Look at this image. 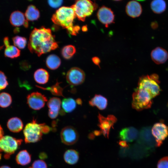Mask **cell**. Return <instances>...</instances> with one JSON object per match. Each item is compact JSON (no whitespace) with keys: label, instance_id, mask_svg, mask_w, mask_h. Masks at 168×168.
I'll return each mask as SVG.
<instances>
[{"label":"cell","instance_id":"8","mask_svg":"<svg viewBox=\"0 0 168 168\" xmlns=\"http://www.w3.org/2000/svg\"><path fill=\"white\" fill-rule=\"evenodd\" d=\"M151 152L145 147L136 142L129 145L128 148L121 147L119 154L121 157L128 156L134 159H139L148 156Z\"/></svg>","mask_w":168,"mask_h":168},{"label":"cell","instance_id":"17","mask_svg":"<svg viewBox=\"0 0 168 168\" xmlns=\"http://www.w3.org/2000/svg\"><path fill=\"white\" fill-rule=\"evenodd\" d=\"M61 102L58 97H53L50 98L47 103L49 109L48 114L51 119H54L58 116L60 109Z\"/></svg>","mask_w":168,"mask_h":168},{"label":"cell","instance_id":"2","mask_svg":"<svg viewBox=\"0 0 168 168\" xmlns=\"http://www.w3.org/2000/svg\"><path fill=\"white\" fill-rule=\"evenodd\" d=\"M76 17L71 7L63 6L56 11L51 19L55 24L66 29L69 34L76 35L80 29L78 26H74L73 24L74 20Z\"/></svg>","mask_w":168,"mask_h":168},{"label":"cell","instance_id":"1","mask_svg":"<svg viewBox=\"0 0 168 168\" xmlns=\"http://www.w3.org/2000/svg\"><path fill=\"white\" fill-rule=\"evenodd\" d=\"M58 47V44L50 29L44 27L35 28L31 32L28 48L31 53L40 56Z\"/></svg>","mask_w":168,"mask_h":168},{"label":"cell","instance_id":"4","mask_svg":"<svg viewBox=\"0 0 168 168\" xmlns=\"http://www.w3.org/2000/svg\"><path fill=\"white\" fill-rule=\"evenodd\" d=\"M152 98L147 91L137 87L132 95V107L138 111L149 108L152 104Z\"/></svg>","mask_w":168,"mask_h":168},{"label":"cell","instance_id":"29","mask_svg":"<svg viewBox=\"0 0 168 168\" xmlns=\"http://www.w3.org/2000/svg\"><path fill=\"white\" fill-rule=\"evenodd\" d=\"M151 7L153 12L156 14L163 12L166 9V4L163 0H155L151 3Z\"/></svg>","mask_w":168,"mask_h":168},{"label":"cell","instance_id":"6","mask_svg":"<svg viewBox=\"0 0 168 168\" xmlns=\"http://www.w3.org/2000/svg\"><path fill=\"white\" fill-rule=\"evenodd\" d=\"M22 142L21 139H17L9 135L3 136L0 139V153H4V158L8 159L19 148Z\"/></svg>","mask_w":168,"mask_h":168},{"label":"cell","instance_id":"28","mask_svg":"<svg viewBox=\"0 0 168 168\" xmlns=\"http://www.w3.org/2000/svg\"><path fill=\"white\" fill-rule=\"evenodd\" d=\"M25 15L26 20L34 21L39 18L40 13L39 10L34 5H30L27 7Z\"/></svg>","mask_w":168,"mask_h":168},{"label":"cell","instance_id":"25","mask_svg":"<svg viewBox=\"0 0 168 168\" xmlns=\"http://www.w3.org/2000/svg\"><path fill=\"white\" fill-rule=\"evenodd\" d=\"M31 154L26 150L20 151L16 156L15 160L17 163L21 166H26L31 162Z\"/></svg>","mask_w":168,"mask_h":168},{"label":"cell","instance_id":"44","mask_svg":"<svg viewBox=\"0 0 168 168\" xmlns=\"http://www.w3.org/2000/svg\"><path fill=\"white\" fill-rule=\"evenodd\" d=\"M87 28L86 26H84L82 28V30L83 31L86 32L87 30Z\"/></svg>","mask_w":168,"mask_h":168},{"label":"cell","instance_id":"9","mask_svg":"<svg viewBox=\"0 0 168 168\" xmlns=\"http://www.w3.org/2000/svg\"><path fill=\"white\" fill-rule=\"evenodd\" d=\"M151 128V127L149 126L142 128L139 132L136 142L152 152L156 146V143L152 134Z\"/></svg>","mask_w":168,"mask_h":168},{"label":"cell","instance_id":"20","mask_svg":"<svg viewBox=\"0 0 168 168\" xmlns=\"http://www.w3.org/2000/svg\"><path fill=\"white\" fill-rule=\"evenodd\" d=\"M25 15L21 12L16 11L12 13L10 16V21L11 24L16 26L23 25L26 27H27L28 23L27 20H25Z\"/></svg>","mask_w":168,"mask_h":168},{"label":"cell","instance_id":"19","mask_svg":"<svg viewBox=\"0 0 168 168\" xmlns=\"http://www.w3.org/2000/svg\"><path fill=\"white\" fill-rule=\"evenodd\" d=\"M126 11L127 15L132 18L139 16L142 12V7L140 4L136 1L128 2L126 7Z\"/></svg>","mask_w":168,"mask_h":168},{"label":"cell","instance_id":"39","mask_svg":"<svg viewBox=\"0 0 168 168\" xmlns=\"http://www.w3.org/2000/svg\"><path fill=\"white\" fill-rule=\"evenodd\" d=\"M52 130V128H51L46 125L45 123H43L42 130L43 133L47 134Z\"/></svg>","mask_w":168,"mask_h":168},{"label":"cell","instance_id":"41","mask_svg":"<svg viewBox=\"0 0 168 168\" xmlns=\"http://www.w3.org/2000/svg\"><path fill=\"white\" fill-rule=\"evenodd\" d=\"M92 60L93 63L96 65L99 66V63H100V60L99 58L97 57L92 58Z\"/></svg>","mask_w":168,"mask_h":168},{"label":"cell","instance_id":"23","mask_svg":"<svg viewBox=\"0 0 168 168\" xmlns=\"http://www.w3.org/2000/svg\"><path fill=\"white\" fill-rule=\"evenodd\" d=\"M79 153L77 150L70 149L67 150L64 153L63 158L67 164L72 165L76 164L79 160Z\"/></svg>","mask_w":168,"mask_h":168},{"label":"cell","instance_id":"26","mask_svg":"<svg viewBox=\"0 0 168 168\" xmlns=\"http://www.w3.org/2000/svg\"><path fill=\"white\" fill-rule=\"evenodd\" d=\"M34 77L37 83L40 84H44L48 82L49 74L48 72L45 69L39 68L35 72Z\"/></svg>","mask_w":168,"mask_h":168},{"label":"cell","instance_id":"18","mask_svg":"<svg viewBox=\"0 0 168 168\" xmlns=\"http://www.w3.org/2000/svg\"><path fill=\"white\" fill-rule=\"evenodd\" d=\"M151 56L152 61L156 63L159 64L166 61L168 58V53L165 49L157 47L152 51Z\"/></svg>","mask_w":168,"mask_h":168},{"label":"cell","instance_id":"35","mask_svg":"<svg viewBox=\"0 0 168 168\" xmlns=\"http://www.w3.org/2000/svg\"><path fill=\"white\" fill-rule=\"evenodd\" d=\"M8 85L7 77L3 72L0 71V91L5 88Z\"/></svg>","mask_w":168,"mask_h":168},{"label":"cell","instance_id":"27","mask_svg":"<svg viewBox=\"0 0 168 168\" xmlns=\"http://www.w3.org/2000/svg\"><path fill=\"white\" fill-rule=\"evenodd\" d=\"M46 63L47 67L49 68L54 70L59 67L61 63V61L58 56L54 54H51L47 57Z\"/></svg>","mask_w":168,"mask_h":168},{"label":"cell","instance_id":"24","mask_svg":"<svg viewBox=\"0 0 168 168\" xmlns=\"http://www.w3.org/2000/svg\"><path fill=\"white\" fill-rule=\"evenodd\" d=\"M89 105L92 106H96L100 110L105 109L107 105V100L105 97L100 95H96L89 101Z\"/></svg>","mask_w":168,"mask_h":168},{"label":"cell","instance_id":"46","mask_svg":"<svg viewBox=\"0 0 168 168\" xmlns=\"http://www.w3.org/2000/svg\"><path fill=\"white\" fill-rule=\"evenodd\" d=\"M0 168H11L10 166H2L0 167Z\"/></svg>","mask_w":168,"mask_h":168},{"label":"cell","instance_id":"21","mask_svg":"<svg viewBox=\"0 0 168 168\" xmlns=\"http://www.w3.org/2000/svg\"><path fill=\"white\" fill-rule=\"evenodd\" d=\"M3 41L6 47L4 51V54L6 57L14 58L19 56L20 51L16 46L10 44L7 37H5Z\"/></svg>","mask_w":168,"mask_h":168},{"label":"cell","instance_id":"42","mask_svg":"<svg viewBox=\"0 0 168 168\" xmlns=\"http://www.w3.org/2000/svg\"><path fill=\"white\" fill-rule=\"evenodd\" d=\"M39 157L41 159H45L47 158L48 156L44 152H41L39 155Z\"/></svg>","mask_w":168,"mask_h":168},{"label":"cell","instance_id":"16","mask_svg":"<svg viewBox=\"0 0 168 168\" xmlns=\"http://www.w3.org/2000/svg\"><path fill=\"white\" fill-rule=\"evenodd\" d=\"M137 129L134 127L125 128L119 132V137L122 140L132 142L137 140L139 135Z\"/></svg>","mask_w":168,"mask_h":168},{"label":"cell","instance_id":"48","mask_svg":"<svg viewBox=\"0 0 168 168\" xmlns=\"http://www.w3.org/2000/svg\"><path fill=\"white\" fill-rule=\"evenodd\" d=\"M1 157H2V154L1 153H0V160L1 159Z\"/></svg>","mask_w":168,"mask_h":168},{"label":"cell","instance_id":"43","mask_svg":"<svg viewBox=\"0 0 168 168\" xmlns=\"http://www.w3.org/2000/svg\"><path fill=\"white\" fill-rule=\"evenodd\" d=\"M4 131L3 129L0 125V139L3 136Z\"/></svg>","mask_w":168,"mask_h":168},{"label":"cell","instance_id":"38","mask_svg":"<svg viewBox=\"0 0 168 168\" xmlns=\"http://www.w3.org/2000/svg\"><path fill=\"white\" fill-rule=\"evenodd\" d=\"M48 3L51 7L56 8L60 7L62 4L63 1L61 0H48Z\"/></svg>","mask_w":168,"mask_h":168},{"label":"cell","instance_id":"10","mask_svg":"<svg viewBox=\"0 0 168 168\" xmlns=\"http://www.w3.org/2000/svg\"><path fill=\"white\" fill-rule=\"evenodd\" d=\"M60 136L62 142L67 145H72L78 140L79 135L76 129L73 127L68 126L61 130Z\"/></svg>","mask_w":168,"mask_h":168},{"label":"cell","instance_id":"47","mask_svg":"<svg viewBox=\"0 0 168 168\" xmlns=\"http://www.w3.org/2000/svg\"><path fill=\"white\" fill-rule=\"evenodd\" d=\"M151 26H152V27L153 28L154 27V26H155V28H156V26H157V25H156V23H155L154 22H153L152 24L151 25Z\"/></svg>","mask_w":168,"mask_h":168},{"label":"cell","instance_id":"12","mask_svg":"<svg viewBox=\"0 0 168 168\" xmlns=\"http://www.w3.org/2000/svg\"><path fill=\"white\" fill-rule=\"evenodd\" d=\"M47 101V97L38 92H32L27 96V102L29 106L35 110H40L43 108Z\"/></svg>","mask_w":168,"mask_h":168},{"label":"cell","instance_id":"45","mask_svg":"<svg viewBox=\"0 0 168 168\" xmlns=\"http://www.w3.org/2000/svg\"><path fill=\"white\" fill-rule=\"evenodd\" d=\"M76 103H77L79 105H81L82 104V102L81 99H77L76 101Z\"/></svg>","mask_w":168,"mask_h":168},{"label":"cell","instance_id":"14","mask_svg":"<svg viewBox=\"0 0 168 168\" xmlns=\"http://www.w3.org/2000/svg\"><path fill=\"white\" fill-rule=\"evenodd\" d=\"M85 76L83 70L77 67L71 68L67 72L66 79L70 85L76 86L82 83L85 79Z\"/></svg>","mask_w":168,"mask_h":168},{"label":"cell","instance_id":"3","mask_svg":"<svg viewBox=\"0 0 168 168\" xmlns=\"http://www.w3.org/2000/svg\"><path fill=\"white\" fill-rule=\"evenodd\" d=\"M43 124L37 123L34 118L31 122L26 125L23 131L26 143L36 142L42 139Z\"/></svg>","mask_w":168,"mask_h":168},{"label":"cell","instance_id":"13","mask_svg":"<svg viewBox=\"0 0 168 168\" xmlns=\"http://www.w3.org/2000/svg\"><path fill=\"white\" fill-rule=\"evenodd\" d=\"M99 124L98 126L100 128V132L104 136L108 138L111 128H113L114 124L116 122L117 119L113 115H108L105 117L99 114L98 116Z\"/></svg>","mask_w":168,"mask_h":168},{"label":"cell","instance_id":"37","mask_svg":"<svg viewBox=\"0 0 168 168\" xmlns=\"http://www.w3.org/2000/svg\"><path fill=\"white\" fill-rule=\"evenodd\" d=\"M157 168H168V156L163 157L159 160Z\"/></svg>","mask_w":168,"mask_h":168},{"label":"cell","instance_id":"30","mask_svg":"<svg viewBox=\"0 0 168 168\" xmlns=\"http://www.w3.org/2000/svg\"><path fill=\"white\" fill-rule=\"evenodd\" d=\"M60 83V82H58L57 81L56 83L54 85L50 87H48L46 88L42 87L37 85L36 86L37 87L43 90L50 91L53 95L64 97L63 94V88L60 86L59 84Z\"/></svg>","mask_w":168,"mask_h":168},{"label":"cell","instance_id":"49","mask_svg":"<svg viewBox=\"0 0 168 168\" xmlns=\"http://www.w3.org/2000/svg\"><path fill=\"white\" fill-rule=\"evenodd\" d=\"M28 168H32V167H29Z\"/></svg>","mask_w":168,"mask_h":168},{"label":"cell","instance_id":"11","mask_svg":"<svg viewBox=\"0 0 168 168\" xmlns=\"http://www.w3.org/2000/svg\"><path fill=\"white\" fill-rule=\"evenodd\" d=\"M152 133L156 143V147L160 146L168 136V126L162 122L155 124L151 128Z\"/></svg>","mask_w":168,"mask_h":168},{"label":"cell","instance_id":"40","mask_svg":"<svg viewBox=\"0 0 168 168\" xmlns=\"http://www.w3.org/2000/svg\"><path fill=\"white\" fill-rule=\"evenodd\" d=\"M118 143L121 147L124 148L128 147L130 145L126 141L122 140H119Z\"/></svg>","mask_w":168,"mask_h":168},{"label":"cell","instance_id":"22","mask_svg":"<svg viewBox=\"0 0 168 168\" xmlns=\"http://www.w3.org/2000/svg\"><path fill=\"white\" fill-rule=\"evenodd\" d=\"M7 126L10 131L17 133L20 132L22 129L23 124L20 118L14 117L8 120L7 123Z\"/></svg>","mask_w":168,"mask_h":168},{"label":"cell","instance_id":"15","mask_svg":"<svg viewBox=\"0 0 168 168\" xmlns=\"http://www.w3.org/2000/svg\"><path fill=\"white\" fill-rule=\"evenodd\" d=\"M97 16L99 21L106 27L113 23L114 20V16L113 11L110 8L104 6L99 9Z\"/></svg>","mask_w":168,"mask_h":168},{"label":"cell","instance_id":"7","mask_svg":"<svg viewBox=\"0 0 168 168\" xmlns=\"http://www.w3.org/2000/svg\"><path fill=\"white\" fill-rule=\"evenodd\" d=\"M71 7L78 19L84 21L86 18L90 16L96 9L97 5L90 0H79L76 1Z\"/></svg>","mask_w":168,"mask_h":168},{"label":"cell","instance_id":"33","mask_svg":"<svg viewBox=\"0 0 168 168\" xmlns=\"http://www.w3.org/2000/svg\"><path fill=\"white\" fill-rule=\"evenodd\" d=\"M76 51L75 47L73 45H69L63 48L61 54L64 58L68 59L70 58L73 55Z\"/></svg>","mask_w":168,"mask_h":168},{"label":"cell","instance_id":"31","mask_svg":"<svg viewBox=\"0 0 168 168\" xmlns=\"http://www.w3.org/2000/svg\"><path fill=\"white\" fill-rule=\"evenodd\" d=\"M63 110L67 113L72 112L76 108V102L71 98L64 99L62 103Z\"/></svg>","mask_w":168,"mask_h":168},{"label":"cell","instance_id":"32","mask_svg":"<svg viewBox=\"0 0 168 168\" xmlns=\"http://www.w3.org/2000/svg\"><path fill=\"white\" fill-rule=\"evenodd\" d=\"M12 101L11 96L8 93L4 92L0 93V107L7 108L10 105Z\"/></svg>","mask_w":168,"mask_h":168},{"label":"cell","instance_id":"34","mask_svg":"<svg viewBox=\"0 0 168 168\" xmlns=\"http://www.w3.org/2000/svg\"><path fill=\"white\" fill-rule=\"evenodd\" d=\"M13 43L15 46L20 49H24L27 43L26 39L19 36H16L12 38Z\"/></svg>","mask_w":168,"mask_h":168},{"label":"cell","instance_id":"36","mask_svg":"<svg viewBox=\"0 0 168 168\" xmlns=\"http://www.w3.org/2000/svg\"><path fill=\"white\" fill-rule=\"evenodd\" d=\"M31 167L32 168H47V166L43 160H38L33 162Z\"/></svg>","mask_w":168,"mask_h":168},{"label":"cell","instance_id":"5","mask_svg":"<svg viewBox=\"0 0 168 168\" xmlns=\"http://www.w3.org/2000/svg\"><path fill=\"white\" fill-rule=\"evenodd\" d=\"M159 83L158 76L156 74L143 76L139 79L137 87L147 91L153 98L160 93Z\"/></svg>","mask_w":168,"mask_h":168}]
</instances>
